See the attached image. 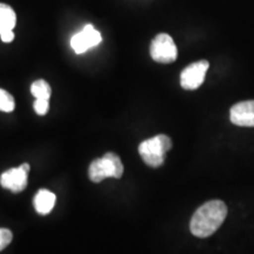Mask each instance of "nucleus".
I'll return each instance as SVG.
<instances>
[{
    "instance_id": "obj_1",
    "label": "nucleus",
    "mask_w": 254,
    "mask_h": 254,
    "mask_svg": "<svg viewBox=\"0 0 254 254\" xmlns=\"http://www.w3.org/2000/svg\"><path fill=\"white\" fill-rule=\"evenodd\" d=\"M227 215V206L221 200H209L196 209L190 219V230L193 236L207 238L218 231Z\"/></svg>"
},
{
    "instance_id": "obj_2",
    "label": "nucleus",
    "mask_w": 254,
    "mask_h": 254,
    "mask_svg": "<svg viewBox=\"0 0 254 254\" xmlns=\"http://www.w3.org/2000/svg\"><path fill=\"white\" fill-rule=\"evenodd\" d=\"M172 148V140L166 134H158L139 145V154L147 166H163L166 153Z\"/></svg>"
},
{
    "instance_id": "obj_3",
    "label": "nucleus",
    "mask_w": 254,
    "mask_h": 254,
    "mask_svg": "<svg viewBox=\"0 0 254 254\" xmlns=\"http://www.w3.org/2000/svg\"><path fill=\"white\" fill-rule=\"evenodd\" d=\"M124 165L120 158L116 153L107 152L103 158L95 159L88 168V177L93 183H101L106 178L123 177Z\"/></svg>"
},
{
    "instance_id": "obj_4",
    "label": "nucleus",
    "mask_w": 254,
    "mask_h": 254,
    "mask_svg": "<svg viewBox=\"0 0 254 254\" xmlns=\"http://www.w3.org/2000/svg\"><path fill=\"white\" fill-rule=\"evenodd\" d=\"M150 55L154 62L160 64H171L178 58V49L172 37L167 33H159L152 40Z\"/></svg>"
},
{
    "instance_id": "obj_5",
    "label": "nucleus",
    "mask_w": 254,
    "mask_h": 254,
    "mask_svg": "<svg viewBox=\"0 0 254 254\" xmlns=\"http://www.w3.org/2000/svg\"><path fill=\"white\" fill-rule=\"evenodd\" d=\"M208 67L209 64L207 60H199V62L190 64L186 68H184L182 74H180L182 87L189 91L199 88L205 80Z\"/></svg>"
},
{
    "instance_id": "obj_6",
    "label": "nucleus",
    "mask_w": 254,
    "mask_h": 254,
    "mask_svg": "<svg viewBox=\"0 0 254 254\" xmlns=\"http://www.w3.org/2000/svg\"><path fill=\"white\" fill-rule=\"evenodd\" d=\"M28 172H30V165L27 163L17 168L5 171L0 177V185L13 193L21 192L27 186Z\"/></svg>"
},
{
    "instance_id": "obj_7",
    "label": "nucleus",
    "mask_w": 254,
    "mask_h": 254,
    "mask_svg": "<svg viewBox=\"0 0 254 254\" xmlns=\"http://www.w3.org/2000/svg\"><path fill=\"white\" fill-rule=\"evenodd\" d=\"M103 40L99 31L93 27V25H86L79 33L74 34L71 39V46L77 55L85 53L92 47L99 45Z\"/></svg>"
},
{
    "instance_id": "obj_8",
    "label": "nucleus",
    "mask_w": 254,
    "mask_h": 254,
    "mask_svg": "<svg viewBox=\"0 0 254 254\" xmlns=\"http://www.w3.org/2000/svg\"><path fill=\"white\" fill-rule=\"evenodd\" d=\"M232 124L241 127H254V100L241 101L231 107Z\"/></svg>"
},
{
    "instance_id": "obj_9",
    "label": "nucleus",
    "mask_w": 254,
    "mask_h": 254,
    "mask_svg": "<svg viewBox=\"0 0 254 254\" xmlns=\"http://www.w3.org/2000/svg\"><path fill=\"white\" fill-rule=\"evenodd\" d=\"M34 207L39 214H49L56 205V194L49 190H39L34 196Z\"/></svg>"
},
{
    "instance_id": "obj_10",
    "label": "nucleus",
    "mask_w": 254,
    "mask_h": 254,
    "mask_svg": "<svg viewBox=\"0 0 254 254\" xmlns=\"http://www.w3.org/2000/svg\"><path fill=\"white\" fill-rule=\"evenodd\" d=\"M17 25V14L14 9L7 4L0 2V33L5 31H13Z\"/></svg>"
},
{
    "instance_id": "obj_11",
    "label": "nucleus",
    "mask_w": 254,
    "mask_h": 254,
    "mask_svg": "<svg viewBox=\"0 0 254 254\" xmlns=\"http://www.w3.org/2000/svg\"><path fill=\"white\" fill-rule=\"evenodd\" d=\"M31 93L33 94V97H36V99L50 100L52 91H51L49 82L44 79H38L31 85Z\"/></svg>"
},
{
    "instance_id": "obj_12",
    "label": "nucleus",
    "mask_w": 254,
    "mask_h": 254,
    "mask_svg": "<svg viewBox=\"0 0 254 254\" xmlns=\"http://www.w3.org/2000/svg\"><path fill=\"white\" fill-rule=\"evenodd\" d=\"M15 107V101L7 91L0 88V111L2 112H12Z\"/></svg>"
},
{
    "instance_id": "obj_13",
    "label": "nucleus",
    "mask_w": 254,
    "mask_h": 254,
    "mask_svg": "<svg viewBox=\"0 0 254 254\" xmlns=\"http://www.w3.org/2000/svg\"><path fill=\"white\" fill-rule=\"evenodd\" d=\"M13 239V234L8 228H0V252L5 250Z\"/></svg>"
},
{
    "instance_id": "obj_14",
    "label": "nucleus",
    "mask_w": 254,
    "mask_h": 254,
    "mask_svg": "<svg viewBox=\"0 0 254 254\" xmlns=\"http://www.w3.org/2000/svg\"><path fill=\"white\" fill-rule=\"evenodd\" d=\"M34 111L39 114V116H45L50 110V100L47 99H36L34 101Z\"/></svg>"
},
{
    "instance_id": "obj_15",
    "label": "nucleus",
    "mask_w": 254,
    "mask_h": 254,
    "mask_svg": "<svg viewBox=\"0 0 254 254\" xmlns=\"http://www.w3.org/2000/svg\"><path fill=\"white\" fill-rule=\"evenodd\" d=\"M0 38H1V40L4 41V43H11V41H13L14 39L13 31L1 32V33H0Z\"/></svg>"
}]
</instances>
